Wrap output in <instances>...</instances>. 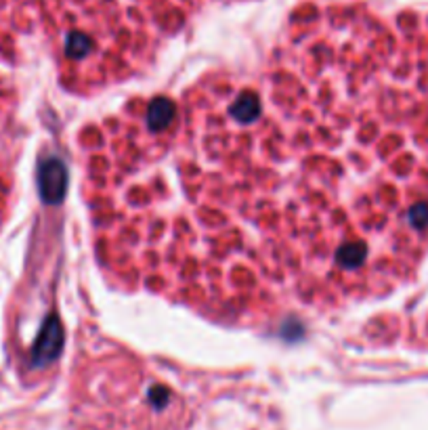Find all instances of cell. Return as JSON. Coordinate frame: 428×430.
<instances>
[{"instance_id":"obj_1","label":"cell","mask_w":428,"mask_h":430,"mask_svg":"<svg viewBox=\"0 0 428 430\" xmlns=\"http://www.w3.org/2000/svg\"><path fill=\"white\" fill-rule=\"evenodd\" d=\"M78 145L116 288L236 325L382 298L428 260V28L296 36Z\"/></svg>"}]
</instances>
